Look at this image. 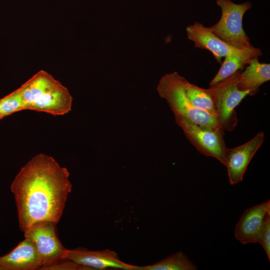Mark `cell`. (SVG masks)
<instances>
[{"instance_id": "8fae6325", "label": "cell", "mask_w": 270, "mask_h": 270, "mask_svg": "<svg viewBox=\"0 0 270 270\" xmlns=\"http://www.w3.org/2000/svg\"><path fill=\"white\" fill-rule=\"evenodd\" d=\"M188 38L192 41L196 48L210 52L218 63H222V58L230 53L240 48L230 46L217 36L210 27L194 22L186 28Z\"/></svg>"}, {"instance_id": "52a82bcc", "label": "cell", "mask_w": 270, "mask_h": 270, "mask_svg": "<svg viewBox=\"0 0 270 270\" xmlns=\"http://www.w3.org/2000/svg\"><path fill=\"white\" fill-rule=\"evenodd\" d=\"M56 225L51 222H40L24 232V238L30 239L34 244L42 266L64 259L68 250L60 243L56 233Z\"/></svg>"}, {"instance_id": "9a60e30c", "label": "cell", "mask_w": 270, "mask_h": 270, "mask_svg": "<svg viewBox=\"0 0 270 270\" xmlns=\"http://www.w3.org/2000/svg\"><path fill=\"white\" fill-rule=\"evenodd\" d=\"M184 89L187 98L194 106L216 118L214 96L208 88H200L186 78Z\"/></svg>"}, {"instance_id": "6da1fadb", "label": "cell", "mask_w": 270, "mask_h": 270, "mask_svg": "<svg viewBox=\"0 0 270 270\" xmlns=\"http://www.w3.org/2000/svg\"><path fill=\"white\" fill-rule=\"evenodd\" d=\"M69 176L66 168L44 154L34 156L21 168L10 190L22 232L40 222H59L72 190Z\"/></svg>"}, {"instance_id": "7c38bea8", "label": "cell", "mask_w": 270, "mask_h": 270, "mask_svg": "<svg viewBox=\"0 0 270 270\" xmlns=\"http://www.w3.org/2000/svg\"><path fill=\"white\" fill-rule=\"evenodd\" d=\"M0 266L4 270H36L42 264L32 242L25 238L10 252L0 256Z\"/></svg>"}, {"instance_id": "3957f363", "label": "cell", "mask_w": 270, "mask_h": 270, "mask_svg": "<svg viewBox=\"0 0 270 270\" xmlns=\"http://www.w3.org/2000/svg\"><path fill=\"white\" fill-rule=\"evenodd\" d=\"M185 79L176 72L164 75L156 88L159 96L166 101L174 116L184 117L200 126L220 128L216 117L195 108L190 102L184 92Z\"/></svg>"}, {"instance_id": "9c48e42d", "label": "cell", "mask_w": 270, "mask_h": 270, "mask_svg": "<svg viewBox=\"0 0 270 270\" xmlns=\"http://www.w3.org/2000/svg\"><path fill=\"white\" fill-rule=\"evenodd\" d=\"M264 140V133L261 132L240 146L228 148L225 166L230 184L234 185L242 181L250 162Z\"/></svg>"}, {"instance_id": "e0dca14e", "label": "cell", "mask_w": 270, "mask_h": 270, "mask_svg": "<svg viewBox=\"0 0 270 270\" xmlns=\"http://www.w3.org/2000/svg\"><path fill=\"white\" fill-rule=\"evenodd\" d=\"M4 117L24 110L22 98L19 88L0 99Z\"/></svg>"}, {"instance_id": "ffe728a7", "label": "cell", "mask_w": 270, "mask_h": 270, "mask_svg": "<svg viewBox=\"0 0 270 270\" xmlns=\"http://www.w3.org/2000/svg\"><path fill=\"white\" fill-rule=\"evenodd\" d=\"M3 118H4V117L3 116L2 110L1 108L0 104V120L2 119Z\"/></svg>"}, {"instance_id": "ac0fdd59", "label": "cell", "mask_w": 270, "mask_h": 270, "mask_svg": "<svg viewBox=\"0 0 270 270\" xmlns=\"http://www.w3.org/2000/svg\"><path fill=\"white\" fill-rule=\"evenodd\" d=\"M42 270H90L86 266L80 265L68 259H62L50 264L40 267Z\"/></svg>"}, {"instance_id": "2e32d148", "label": "cell", "mask_w": 270, "mask_h": 270, "mask_svg": "<svg viewBox=\"0 0 270 270\" xmlns=\"http://www.w3.org/2000/svg\"><path fill=\"white\" fill-rule=\"evenodd\" d=\"M198 267L182 252L168 256L152 265L138 266V270H196Z\"/></svg>"}, {"instance_id": "44dd1931", "label": "cell", "mask_w": 270, "mask_h": 270, "mask_svg": "<svg viewBox=\"0 0 270 270\" xmlns=\"http://www.w3.org/2000/svg\"><path fill=\"white\" fill-rule=\"evenodd\" d=\"M0 270H4V268L0 266Z\"/></svg>"}, {"instance_id": "ba28073f", "label": "cell", "mask_w": 270, "mask_h": 270, "mask_svg": "<svg viewBox=\"0 0 270 270\" xmlns=\"http://www.w3.org/2000/svg\"><path fill=\"white\" fill-rule=\"evenodd\" d=\"M92 270L114 268L138 270V266L122 262L117 253L109 249L90 250L84 248L68 250L64 258Z\"/></svg>"}, {"instance_id": "4fadbf2b", "label": "cell", "mask_w": 270, "mask_h": 270, "mask_svg": "<svg viewBox=\"0 0 270 270\" xmlns=\"http://www.w3.org/2000/svg\"><path fill=\"white\" fill-rule=\"evenodd\" d=\"M262 54L260 48L252 46L250 48L240 49L226 55L209 86L226 79L238 70H243L253 58H259Z\"/></svg>"}, {"instance_id": "277c9868", "label": "cell", "mask_w": 270, "mask_h": 270, "mask_svg": "<svg viewBox=\"0 0 270 270\" xmlns=\"http://www.w3.org/2000/svg\"><path fill=\"white\" fill-rule=\"evenodd\" d=\"M216 3L221 8L222 16L210 26L212 32L234 48L243 49L252 46L242 28L244 15L252 4L249 2L236 4L230 0H216Z\"/></svg>"}, {"instance_id": "5b68a950", "label": "cell", "mask_w": 270, "mask_h": 270, "mask_svg": "<svg viewBox=\"0 0 270 270\" xmlns=\"http://www.w3.org/2000/svg\"><path fill=\"white\" fill-rule=\"evenodd\" d=\"M241 71L208 88L214 96L218 124L224 131L234 129L238 124L236 108L246 96L252 95L251 92L241 90L238 87Z\"/></svg>"}, {"instance_id": "7a4b0ae2", "label": "cell", "mask_w": 270, "mask_h": 270, "mask_svg": "<svg viewBox=\"0 0 270 270\" xmlns=\"http://www.w3.org/2000/svg\"><path fill=\"white\" fill-rule=\"evenodd\" d=\"M18 88L24 110L54 116L64 115L72 110V98L67 88L44 70L38 72Z\"/></svg>"}, {"instance_id": "d6986e66", "label": "cell", "mask_w": 270, "mask_h": 270, "mask_svg": "<svg viewBox=\"0 0 270 270\" xmlns=\"http://www.w3.org/2000/svg\"><path fill=\"white\" fill-rule=\"evenodd\" d=\"M258 242H259L267 255L270 261V213L265 216L262 228L261 230Z\"/></svg>"}, {"instance_id": "30bf717a", "label": "cell", "mask_w": 270, "mask_h": 270, "mask_svg": "<svg viewBox=\"0 0 270 270\" xmlns=\"http://www.w3.org/2000/svg\"><path fill=\"white\" fill-rule=\"evenodd\" d=\"M269 213V200L246 210L236 224V238L244 244L258 242L265 216Z\"/></svg>"}, {"instance_id": "8992f818", "label": "cell", "mask_w": 270, "mask_h": 270, "mask_svg": "<svg viewBox=\"0 0 270 270\" xmlns=\"http://www.w3.org/2000/svg\"><path fill=\"white\" fill-rule=\"evenodd\" d=\"M174 118L188 140L200 153L214 158L226 166L228 148L224 140V130L222 128L200 126L179 116H174Z\"/></svg>"}, {"instance_id": "5bb4252c", "label": "cell", "mask_w": 270, "mask_h": 270, "mask_svg": "<svg viewBox=\"0 0 270 270\" xmlns=\"http://www.w3.org/2000/svg\"><path fill=\"white\" fill-rule=\"evenodd\" d=\"M270 80V64L260 62L258 58H253L241 71L238 80V87L241 90L251 92L256 94L259 88Z\"/></svg>"}]
</instances>
